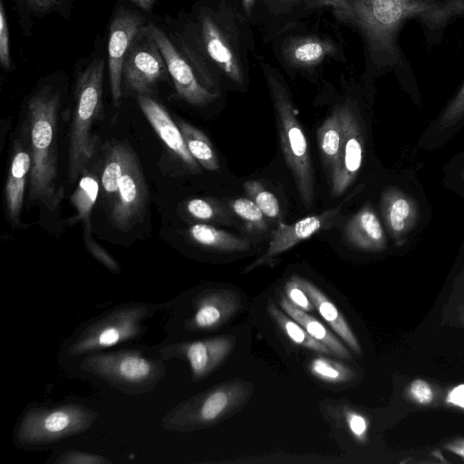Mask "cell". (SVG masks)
I'll return each mask as SVG.
<instances>
[{"label":"cell","mask_w":464,"mask_h":464,"mask_svg":"<svg viewBox=\"0 0 464 464\" xmlns=\"http://www.w3.org/2000/svg\"><path fill=\"white\" fill-rule=\"evenodd\" d=\"M173 41L212 87L246 89L256 52L253 28L224 0L197 2L182 16Z\"/></svg>","instance_id":"cell-1"},{"label":"cell","mask_w":464,"mask_h":464,"mask_svg":"<svg viewBox=\"0 0 464 464\" xmlns=\"http://www.w3.org/2000/svg\"><path fill=\"white\" fill-rule=\"evenodd\" d=\"M60 92L47 84L34 92L27 102L32 166L29 193L32 199L53 209L63 197L57 187V121Z\"/></svg>","instance_id":"cell-2"},{"label":"cell","mask_w":464,"mask_h":464,"mask_svg":"<svg viewBox=\"0 0 464 464\" xmlns=\"http://www.w3.org/2000/svg\"><path fill=\"white\" fill-rule=\"evenodd\" d=\"M313 16L288 26L270 42L276 61L288 73L315 75L328 63L346 61L338 28Z\"/></svg>","instance_id":"cell-3"},{"label":"cell","mask_w":464,"mask_h":464,"mask_svg":"<svg viewBox=\"0 0 464 464\" xmlns=\"http://www.w3.org/2000/svg\"><path fill=\"white\" fill-rule=\"evenodd\" d=\"M273 102L280 145L295 182L299 198L306 208L314 200V176L307 140L297 120V111L283 74L265 58L255 53Z\"/></svg>","instance_id":"cell-4"},{"label":"cell","mask_w":464,"mask_h":464,"mask_svg":"<svg viewBox=\"0 0 464 464\" xmlns=\"http://www.w3.org/2000/svg\"><path fill=\"white\" fill-rule=\"evenodd\" d=\"M99 413L82 403L35 404L25 408L14 428V445L35 450L88 430Z\"/></svg>","instance_id":"cell-5"},{"label":"cell","mask_w":464,"mask_h":464,"mask_svg":"<svg viewBox=\"0 0 464 464\" xmlns=\"http://www.w3.org/2000/svg\"><path fill=\"white\" fill-rule=\"evenodd\" d=\"M105 60L93 56L80 72L75 86V107L69 142V182L82 175L95 149L92 128L102 107Z\"/></svg>","instance_id":"cell-6"},{"label":"cell","mask_w":464,"mask_h":464,"mask_svg":"<svg viewBox=\"0 0 464 464\" xmlns=\"http://www.w3.org/2000/svg\"><path fill=\"white\" fill-rule=\"evenodd\" d=\"M254 390L252 383L241 379L213 386L174 406L163 416L161 426L178 432L212 427L241 409Z\"/></svg>","instance_id":"cell-7"},{"label":"cell","mask_w":464,"mask_h":464,"mask_svg":"<svg viewBox=\"0 0 464 464\" xmlns=\"http://www.w3.org/2000/svg\"><path fill=\"white\" fill-rule=\"evenodd\" d=\"M161 307L130 303L106 311L77 329L66 344V353L82 356L135 339L145 332V320Z\"/></svg>","instance_id":"cell-8"},{"label":"cell","mask_w":464,"mask_h":464,"mask_svg":"<svg viewBox=\"0 0 464 464\" xmlns=\"http://www.w3.org/2000/svg\"><path fill=\"white\" fill-rule=\"evenodd\" d=\"M80 368L131 395L152 392L167 370L162 359L149 357L137 349L91 353L84 355Z\"/></svg>","instance_id":"cell-9"},{"label":"cell","mask_w":464,"mask_h":464,"mask_svg":"<svg viewBox=\"0 0 464 464\" xmlns=\"http://www.w3.org/2000/svg\"><path fill=\"white\" fill-rule=\"evenodd\" d=\"M144 28L157 43L176 92L182 100L193 106L204 107L221 97V91L208 85L190 58L164 31L151 22Z\"/></svg>","instance_id":"cell-10"},{"label":"cell","mask_w":464,"mask_h":464,"mask_svg":"<svg viewBox=\"0 0 464 464\" xmlns=\"http://www.w3.org/2000/svg\"><path fill=\"white\" fill-rule=\"evenodd\" d=\"M261 34L265 43L288 26L320 14L310 0H224Z\"/></svg>","instance_id":"cell-11"},{"label":"cell","mask_w":464,"mask_h":464,"mask_svg":"<svg viewBox=\"0 0 464 464\" xmlns=\"http://www.w3.org/2000/svg\"><path fill=\"white\" fill-rule=\"evenodd\" d=\"M143 26L126 52L122 85L139 94L148 95L169 73L164 57L154 39Z\"/></svg>","instance_id":"cell-12"},{"label":"cell","mask_w":464,"mask_h":464,"mask_svg":"<svg viewBox=\"0 0 464 464\" xmlns=\"http://www.w3.org/2000/svg\"><path fill=\"white\" fill-rule=\"evenodd\" d=\"M235 339L217 336L193 342L169 343L159 348L163 361L179 358L188 362L193 381H200L212 373L231 353Z\"/></svg>","instance_id":"cell-13"},{"label":"cell","mask_w":464,"mask_h":464,"mask_svg":"<svg viewBox=\"0 0 464 464\" xmlns=\"http://www.w3.org/2000/svg\"><path fill=\"white\" fill-rule=\"evenodd\" d=\"M145 18L138 12L120 6L110 24L108 40L109 79L113 103L118 106L122 96V67L127 50L132 40L146 25Z\"/></svg>","instance_id":"cell-14"},{"label":"cell","mask_w":464,"mask_h":464,"mask_svg":"<svg viewBox=\"0 0 464 464\" xmlns=\"http://www.w3.org/2000/svg\"><path fill=\"white\" fill-rule=\"evenodd\" d=\"M343 141L337 160L330 172L334 197L343 195L356 179L362 163L363 137L359 121L348 101L342 104Z\"/></svg>","instance_id":"cell-15"},{"label":"cell","mask_w":464,"mask_h":464,"mask_svg":"<svg viewBox=\"0 0 464 464\" xmlns=\"http://www.w3.org/2000/svg\"><path fill=\"white\" fill-rule=\"evenodd\" d=\"M191 314L183 321L189 333L210 331L225 324L241 308L240 295L225 288L208 289L196 295Z\"/></svg>","instance_id":"cell-16"},{"label":"cell","mask_w":464,"mask_h":464,"mask_svg":"<svg viewBox=\"0 0 464 464\" xmlns=\"http://www.w3.org/2000/svg\"><path fill=\"white\" fill-rule=\"evenodd\" d=\"M343 203L344 201L320 214L301 218L291 225L280 223L278 227L273 232L266 251L262 256L247 266L243 273L249 272L257 266L265 265L299 242L311 237L318 231L331 227L340 217Z\"/></svg>","instance_id":"cell-17"},{"label":"cell","mask_w":464,"mask_h":464,"mask_svg":"<svg viewBox=\"0 0 464 464\" xmlns=\"http://www.w3.org/2000/svg\"><path fill=\"white\" fill-rule=\"evenodd\" d=\"M147 198L142 172L134 153L128 158L111 208V222L122 231L129 230L141 215Z\"/></svg>","instance_id":"cell-18"},{"label":"cell","mask_w":464,"mask_h":464,"mask_svg":"<svg viewBox=\"0 0 464 464\" xmlns=\"http://www.w3.org/2000/svg\"><path fill=\"white\" fill-rule=\"evenodd\" d=\"M137 102L166 146L191 170L198 171V161L188 151L181 131L166 109L148 95L139 94Z\"/></svg>","instance_id":"cell-19"},{"label":"cell","mask_w":464,"mask_h":464,"mask_svg":"<svg viewBox=\"0 0 464 464\" xmlns=\"http://www.w3.org/2000/svg\"><path fill=\"white\" fill-rule=\"evenodd\" d=\"M381 207L395 244L401 246L418 221L419 210L415 200L397 188H389L382 194Z\"/></svg>","instance_id":"cell-20"},{"label":"cell","mask_w":464,"mask_h":464,"mask_svg":"<svg viewBox=\"0 0 464 464\" xmlns=\"http://www.w3.org/2000/svg\"><path fill=\"white\" fill-rule=\"evenodd\" d=\"M31 166V152L25 150L20 141H16L5 190L7 214L14 225L20 222Z\"/></svg>","instance_id":"cell-21"},{"label":"cell","mask_w":464,"mask_h":464,"mask_svg":"<svg viewBox=\"0 0 464 464\" xmlns=\"http://www.w3.org/2000/svg\"><path fill=\"white\" fill-rule=\"evenodd\" d=\"M291 278L304 290L315 310L327 322L334 332L355 353L361 354L362 349L358 339L343 315L329 297L310 281L297 276H293Z\"/></svg>","instance_id":"cell-22"},{"label":"cell","mask_w":464,"mask_h":464,"mask_svg":"<svg viewBox=\"0 0 464 464\" xmlns=\"http://www.w3.org/2000/svg\"><path fill=\"white\" fill-rule=\"evenodd\" d=\"M345 236L355 247L370 252L386 248V238L382 224L371 206H364L347 223Z\"/></svg>","instance_id":"cell-23"},{"label":"cell","mask_w":464,"mask_h":464,"mask_svg":"<svg viewBox=\"0 0 464 464\" xmlns=\"http://www.w3.org/2000/svg\"><path fill=\"white\" fill-rule=\"evenodd\" d=\"M280 306L285 314L297 321L313 338L326 345L334 355L343 359L352 358V353L330 329L307 312L295 306L286 296L282 297Z\"/></svg>","instance_id":"cell-24"},{"label":"cell","mask_w":464,"mask_h":464,"mask_svg":"<svg viewBox=\"0 0 464 464\" xmlns=\"http://www.w3.org/2000/svg\"><path fill=\"white\" fill-rule=\"evenodd\" d=\"M342 105L336 106L318 129V144L324 163L332 171L343 141Z\"/></svg>","instance_id":"cell-25"},{"label":"cell","mask_w":464,"mask_h":464,"mask_svg":"<svg viewBox=\"0 0 464 464\" xmlns=\"http://www.w3.org/2000/svg\"><path fill=\"white\" fill-rule=\"evenodd\" d=\"M188 235L197 244L221 252H245L251 247L247 239L206 224L193 225Z\"/></svg>","instance_id":"cell-26"},{"label":"cell","mask_w":464,"mask_h":464,"mask_svg":"<svg viewBox=\"0 0 464 464\" xmlns=\"http://www.w3.org/2000/svg\"><path fill=\"white\" fill-rule=\"evenodd\" d=\"M267 311L276 325L294 343L323 354H334L326 345L313 338L297 321L281 311L273 301H269Z\"/></svg>","instance_id":"cell-27"},{"label":"cell","mask_w":464,"mask_h":464,"mask_svg":"<svg viewBox=\"0 0 464 464\" xmlns=\"http://www.w3.org/2000/svg\"><path fill=\"white\" fill-rule=\"evenodd\" d=\"M178 126L192 157L208 170H218L220 164L217 154L204 132L193 125L179 120Z\"/></svg>","instance_id":"cell-28"},{"label":"cell","mask_w":464,"mask_h":464,"mask_svg":"<svg viewBox=\"0 0 464 464\" xmlns=\"http://www.w3.org/2000/svg\"><path fill=\"white\" fill-rule=\"evenodd\" d=\"M130 152L131 150L127 145L116 143L110 149L106 156L102 184L106 195L110 198H115Z\"/></svg>","instance_id":"cell-29"},{"label":"cell","mask_w":464,"mask_h":464,"mask_svg":"<svg viewBox=\"0 0 464 464\" xmlns=\"http://www.w3.org/2000/svg\"><path fill=\"white\" fill-rule=\"evenodd\" d=\"M309 372L314 378L330 384L347 382L354 376L353 369L346 364L324 356L313 358Z\"/></svg>","instance_id":"cell-30"},{"label":"cell","mask_w":464,"mask_h":464,"mask_svg":"<svg viewBox=\"0 0 464 464\" xmlns=\"http://www.w3.org/2000/svg\"><path fill=\"white\" fill-rule=\"evenodd\" d=\"M98 192L99 182L96 177L87 174L83 175L71 197V201L77 212L74 221H84L90 218Z\"/></svg>","instance_id":"cell-31"},{"label":"cell","mask_w":464,"mask_h":464,"mask_svg":"<svg viewBox=\"0 0 464 464\" xmlns=\"http://www.w3.org/2000/svg\"><path fill=\"white\" fill-rule=\"evenodd\" d=\"M244 188L263 214L271 218H276L280 216V206L276 196L270 191L265 189L261 183L256 180L245 182Z\"/></svg>","instance_id":"cell-32"},{"label":"cell","mask_w":464,"mask_h":464,"mask_svg":"<svg viewBox=\"0 0 464 464\" xmlns=\"http://www.w3.org/2000/svg\"><path fill=\"white\" fill-rule=\"evenodd\" d=\"M334 414L339 416V420L356 441L360 443L367 441L370 422L364 414L344 405L341 406Z\"/></svg>","instance_id":"cell-33"},{"label":"cell","mask_w":464,"mask_h":464,"mask_svg":"<svg viewBox=\"0 0 464 464\" xmlns=\"http://www.w3.org/2000/svg\"><path fill=\"white\" fill-rule=\"evenodd\" d=\"M231 207L236 215L246 221L251 229L265 231L267 228L265 215L252 199L239 198L232 202Z\"/></svg>","instance_id":"cell-34"},{"label":"cell","mask_w":464,"mask_h":464,"mask_svg":"<svg viewBox=\"0 0 464 464\" xmlns=\"http://www.w3.org/2000/svg\"><path fill=\"white\" fill-rule=\"evenodd\" d=\"M315 9L323 14L330 12L343 24L354 25L355 10L353 0H310Z\"/></svg>","instance_id":"cell-35"},{"label":"cell","mask_w":464,"mask_h":464,"mask_svg":"<svg viewBox=\"0 0 464 464\" xmlns=\"http://www.w3.org/2000/svg\"><path fill=\"white\" fill-rule=\"evenodd\" d=\"M19 15L40 16L52 12H60L64 0H14Z\"/></svg>","instance_id":"cell-36"},{"label":"cell","mask_w":464,"mask_h":464,"mask_svg":"<svg viewBox=\"0 0 464 464\" xmlns=\"http://www.w3.org/2000/svg\"><path fill=\"white\" fill-rule=\"evenodd\" d=\"M83 222L84 242L89 252L107 269L114 274L119 273L121 266L118 262L92 238L90 218L84 220Z\"/></svg>","instance_id":"cell-37"},{"label":"cell","mask_w":464,"mask_h":464,"mask_svg":"<svg viewBox=\"0 0 464 464\" xmlns=\"http://www.w3.org/2000/svg\"><path fill=\"white\" fill-rule=\"evenodd\" d=\"M464 117V84L445 108L438 121L437 127L440 130L450 128Z\"/></svg>","instance_id":"cell-38"},{"label":"cell","mask_w":464,"mask_h":464,"mask_svg":"<svg viewBox=\"0 0 464 464\" xmlns=\"http://www.w3.org/2000/svg\"><path fill=\"white\" fill-rule=\"evenodd\" d=\"M56 464H110L105 456L83 450H68L61 453L53 461Z\"/></svg>","instance_id":"cell-39"},{"label":"cell","mask_w":464,"mask_h":464,"mask_svg":"<svg viewBox=\"0 0 464 464\" xmlns=\"http://www.w3.org/2000/svg\"><path fill=\"white\" fill-rule=\"evenodd\" d=\"M0 63L5 70L12 66L8 17L3 0H0Z\"/></svg>","instance_id":"cell-40"},{"label":"cell","mask_w":464,"mask_h":464,"mask_svg":"<svg viewBox=\"0 0 464 464\" xmlns=\"http://www.w3.org/2000/svg\"><path fill=\"white\" fill-rule=\"evenodd\" d=\"M407 395L412 401L422 406L430 405L435 400L432 387L422 379H415L410 383Z\"/></svg>","instance_id":"cell-41"},{"label":"cell","mask_w":464,"mask_h":464,"mask_svg":"<svg viewBox=\"0 0 464 464\" xmlns=\"http://www.w3.org/2000/svg\"><path fill=\"white\" fill-rule=\"evenodd\" d=\"M288 300L298 308L309 313L314 308L304 290L290 278L285 286Z\"/></svg>","instance_id":"cell-42"},{"label":"cell","mask_w":464,"mask_h":464,"mask_svg":"<svg viewBox=\"0 0 464 464\" xmlns=\"http://www.w3.org/2000/svg\"><path fill=\"white\" fill-rule=\"evenodd\" d=\"M186 208L190 216L199 220H210L215 216L212 205L202 198L189 200Z\"/></svg>","instance_id":"cell-43"},{"label":"cell","mask_w":464,"mask_h":464,"mask_svg":"<svg viewBox=\"0 0 464 464\" xmlns=\"http://www.w3.org/2000/svg\"><path fill=\"white\" fill-rule=\"evenodd\" d=\"M447 404L464 410V383L454 386L447 392Z\"/></svg>","instance_id":"cell-44"},{"label":"cell","mask_w":464,"mask_h":464,"mask_svg":"<svg viewBox=\"0 0 464 464\" xmlns=\"http://www.w3.org/2000/svg\"><path fill=\"white\" fill-rule=\"evenodd\" d=\"M445 449L464 459V439L448 442Z\"/></svg>","instance_id":"cell-45"},{"label":"cell","mask_w":464,"mask_h":464,"mask_svg":"<svg viewBox=\"0 0 464 464\" xmlns=\"http://www.w3.org/2000/svg\"><path fill=\"white\" fill-rule=\"evenodd\" d=\"M136 6L140 7L143 11L149 12L152 9L156 0H130Z\"/></svg>","instance_id":"cell-46"},{"label":"cell","mask_w":464,"mask_h":464,"mask_svg":"<svg viewBox=\"0 0 464 464\" xmlns=\"http://www.w3.org/2000/svg\"><path fill=\"white\" fill-rule=\"evenodd\" d=\"M461 321H462V322H463V324H464V310H463V311H462V313H461Z\"/></svg>","instance_id":"cell-47"}]
</instances>
